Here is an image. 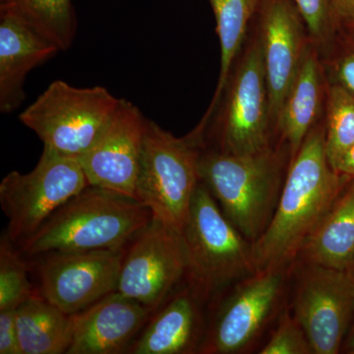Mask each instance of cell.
<instances>
[{"label":"cell","mask_w":354,"mask_h":354,"mask_svg":"<svg viewBox=\"0 0 354 354\" xmlns=\"http://www.w3.org/2000/svg\"><path fill=\"white\" fill-rule=\"evenodd\" d=\"M349 179L328 160L324 115L291 160L271 223L252 243L256 272L286 269L297 259Z\"/></svg>","instance_id":"obj_1"},{"label":"cell","mask_w":354,"mask_h":354,"mask_svg":"<svg viewBox=\"0 0 354 354\" xmlns=\"http://www.w3.org/2000/svg\"><path fill=\"white\" fill-rule=\"evenodd\" d=\"M152 220L151 209L135 198L88 185L16 246L27 257L123 248Z\"/></svg>","instance_id":"obj_2"},{"label":"cell","mask_w":354,"mask_h":354,"mask_svg":"<svg viewBox=\"0 0 354 354\" xmlns=\"http://www.w3.org/2000/svg\"><path fill=\"white\" fill-rule=\"evenodd\" d=\"M290 162V149L279 142L245 155L205 146L199 160L200 181L230 223L253 243L271 223Z\"/></svg>","instance_id":"obj_3"},{"label":"cell","mask_w":354,"mask_h":354,"mask_svg":"<svg viewBox=\"0 0 354 354\" xmlns=\"http://www.w3.org/2000/svg\"><path fill=\"white\" fill-rule=\"evenodd\" d=\"M197 127L204 130L207 148L221 153L245 155L274 145L269 84L254 19L216 108Z\"/></svg>","instance_id":"obj_4"},{"label":"cell","mask_w":354,"mask_h":354,"mask_svg":"<svg viewBox=\"0 0 354 354\" xmlns=\"http://www.w3.org/2000/svg\"><path fill=\"white\" fill-rule=\"evenodd\" d=\"M204 131L196 127L183 137L174 136L147 120L138 174L136 199L153 216L183 232L200 183L199 160L205 148Z\"/></svg>","instance_id":"obj_5"},{"label":"cell","mask_w":354,"mask_h":354,"mask_svg":"<svg viewBox=\"0 0 354 354\" xmlns=\"http://www.w3.org/2000/svg\"><path fill=\"white\" fill-rule=\"evenodd\" d=\"M181 234L187 260L185 279L202 301L255 274L252 243L230 223L201 181Z\"/></svg>","instance_id":"obj_6"},{"label":"cell","mask_w":354,"mask_h":354,"mask_svg":"<svg viewBox=\"0 0 354 354\" xmlns=\"http://www.w3.org/2000/svg\"><path fill=\"white\" fill-rule=\"evenodd\" d=\"M120 100L106 88H75L55 81L19 120L32 130L44 147L79 158L93 145L115 113Z\"/></svg>","instance_id":"obj_7"},{"label":"cell","mask_w":354,"mask_h":354,"mask_svg":"<svg viewBox=\"0 0 354 354\" xmlns=\"http://www.w3.org/2000/svg\"><path fill=\"white\" fill-rule=\"evenodd\" d=\"M88 185L78 158L44 147L32 171L10 172L0 183V204L8 218L7 236L18 245Z\"/></svg>","instance_id":"obj_8"},{"label":"cell","mask_w":354,"mask_h":354,"mask_svg":"<svg viewBox=\"0 0 354 354\" xmlns=\"http://www.w3.org/2000/svg\"><path fill=\"white\" fill-rule=\"evenodd\" d=\"M293 315L314 354H337L354 319V269L304 264L298 277Z\"/></svg>","instance_id":"obj_9"},{"label":"cell","mask_w":354,"mask_h":354,"mask_svg":"<svg viewBox=\"0 0 354 354\" xmlns=\"http://www.w3.org/2000/svg\"><path fill=\"white\" fill-rule=\"evenodd\" d=\"M186 268L183 234L153 216L127 249L116 291L157 311Z\"/></svg>","instance_id":"obj_10"},{"label":"cell","mask_w":354,"mask_h":354,"mask_svg":"<svg viewBox=\"0 0 354 354\" xmlns=\"http://www.w3.org/2000/svg\"><path fill=\"white\" fill-rule=\"evenodd\" d=\"M127 248L41 256L39 292L69 315L118 290Z\"/></svg>","instance_id":"obj_11"},{"label":"cell","mask_w":354,"mask_h":354,"mask_svg":"<svg viewBox=\"0 0 354 354\" xmlns=\"http://www.w3.org/2000/svg\"><path fill=\"white\" fill-rule=\"evenodd\" d=\"M285 281L286 269L256 272L239 281L205 333L199 353H243L278 308Z\"/></svg>","instance_id":"obj_12"},{"label":"cell","mask_w":354,"mask_h":354,"mask_svg":"<svg viewBox=\"0 0 354 354\" xmlns=\"http://www.w3.org/2000/svg\"><path fill=\"white\" fill-rule=\"evenodd\" d=\"M146 121L136 106L120 100L101 134L78 158L88 185L136 199L135 188Z\"/></svg>","instance_id":"obj_13"},{"label":"cell","mask_w":354,"mask_h":354,"mask_svg":"<svg viewBox=\"0 0 354 354\" xmlns=\"http://www.w3.org/2000/svg\"><path fill=\"white\" fill-rule=\"evenodd\" d=\"M254 22L259 32L276 131L281 104L311 41L295 0H260Z\"/></svg>","instance_id":"obj_14"},{"label":"cell","mask_w":354,"mask_h":354,"mask_svg":"<svg viewBox=\"0 0 354 354\" xmlns=\"http://www.w3.org/2000/svg\"><path fill=\"white\" fill-rule=\"evenodd\" d=\"M153 313L118 291L111 293L72 315L73 332L67 354L127 353Z\"/></svg>","instance_id":"obj_15"},{"label":"cell","mask_w":354,"mask_h":354,"mask_svg":"<svg viewBox=\"0 0 354 354\" xmlns=\"http://www.w3.org/2000/svg\"><path fill=\"white\" fill-rule=\"evenodd\" d=\"M60 51L16 12L0 3V111L13 113L25 99L26 76Z\"/></svg>","instance_id":"obj_16"},{"label":"cell","mask_w":354,"mask_h":354,"mask_svg":"<svg viewBox=\"0 0 354 354\" xmlns=\"http://www.w3.org/2000/svg\"><path fill=\"white\" fill-rule=\"evenodd\" d=\"M329 80L318 48L310 43L277 120L276 138L295 157L307 135L325 115Z\"/></svg>","instance_id":"obj_17"},{"label":"cell","mask_w":354,"mask_h":354,"mask_svg":"<svg viewBox=\"0 0 354 354\" xmlns=\"http://www.w3.org/2000/svg\"><path fill=\"white\" fill-rule=\"evenodd\" d=\"M201 298L187 288L155 311L127 353H199L205 337Z\"/></svg>","instance_id":"obj_18"},{"label":"cell","mask_w":354,"mask_h":354,"mask_svg":"<svg viewBox=\"0 0 354 354\" xmlns=\"http://www.w3.org/2000/svg\"><path fill=\"white\" fill-rule=\"evenodd\" d=\"M297 258L304 264L354 269V178L349 179Z\"/></svg>","instance_id":"obj_19"},{"label":"cell","mask_w":354,"mask_h":354,"mask_svg":"<svg viewBox=\"0 0 354 354\" xmlns=\"http://www.w3.org/2000/svg\"><path fill=\"white\" fill-rule=\"evenodd\" d=\"M16 328L21 354L67 353L73 316L50 304L37 290L16 310Z\"/></svg>","instance_id":"obj_20"},{"label":"cell","mask_w":354,"mask_h":354,"mask_svg":"<svg viewBox=\"0 0 354 354\" xmlns=\"http://www.w3.org/2000/svg\"><path fill=\"white\" fill-rule=\"evenodd\" d=\"M215 14L216 34L221 46V70L218 85L203 118L216 108L235 59L243 48L260 0H209Z\"/></svg>","instance_id":"obj_21"},{"label":"cell","mask_w":354,"mask_h":354,"mask_svg":"<svg viewBox=\"0 0 354 354\" xmlns=\"http://www.w3.org/2000/svg\"><path fill=\"white\" fill-rule=\"evenodd\" d=\"M12 7L23 19L60 50H69L77 32L71 0H0Z\"/></svg>","instance_id":"obj_22"},{"label":"cell","mask_w":354,"mask_h":354,"mask_svg":"<svg viewBox=\"0 0 354 354\" xmlns=\"http://www.w3.org/2000/svg\"><path fill=\"white\" fill-rule=\"evenodd\" d=\"M354 146V97L337 84L330 83L325 106V147L334 167Z\"/></svg>","instance_id":"obj_23"},{"label":"cell","mask_w":354,"mask_h":354,"mask_svg":"<svg viewBox=\"0 0 354 354\" xmlns=\"http://www.w3.org/2000/svg\"><path fill=\"white\" fill-rule=\"evenodd\" d=\"M17 246L2 235L0 241V310L17 309L36 292L28 278V263Z\"/></svg>","instance_id":"obj_24"},{"label":"cell","mask_w":354,"mask_h":354,"mask_svg":"<svg viewBox=\"0 0 354 354\" xmlns=\"http://www.w3.org/2000/svg\"><path fill=\"white\" fill-rule=\"evenodd\" d=\"M304 18L311 43L322 58L332 51L339 36L333 0H295Z\"/></svg>","instance_id":"obj_25"},{"label":"cell","mask_w":354,"mask_h":354,"mask_svg":"<svg viewBox=\"0 0 354 354\" xmlns=\"http://www.w3.org/2000/svg\"><path fill=\"white\" fill-rule=\"evenodd\" d=\"M261 354L313 353L306 333L293 314L285 312ZM314 354V353H313Z\"/></svg>","instance_id":"obj_26"},{"label":"cell","mask_w":354,"mask_h":354,"mask_svg":"<svg viewBox=\"0 0 354 354\" xmlns=\"http://www.w3.org/2000/svg\"><path fill=\"white\" fill-rule=\"evenodd\" d=\"M322 59L329 82L342 86L354 97V39L339 32L332 51Z\"/></svg>","instance_id":"obj_27"},{"label":"cell","mask_w":354,"mask_h":354,"mask_svg":"<svg viewBox=\"0 0 354 354\" xmlns=\"http://www.w3.org/2000/svg\"><path fill=\"white\" fill-rule=\"evenodd\" d=\"M16 310H0V354H21L16 328Z\"/></svg>","instance_id":"obj_28"},{"label":"cell","mask_w":354,"mask_h":354,"mask_svg":"<svg viewBox=\"0 0 354 354\" xmlns=\"http://www.w3.org/2000/svg\"><path fill=\"white\" fill-rule=\"evenodd\" d=\"M335 20L339 32H344L354 25V0H333Z\"/></svg>","instance_id":"obj_29"},{"label":"cell","mask_w":354,"mask_h":354,"mask_svg":"<svg viewBox=\"0 0 354 354\" xmlns=\"http://www.w3.org/2000/svg\"><path fill=\"white\" fill-rule=\"evenodd\" d=\"M335 171L342 176L354 178V146L342 158L339 164L335 167Z\"/></svg>","instance_id":"obj_30"},{"label":"cell","mask_w":354,"mask_h":354,"mask_svg":"<svg viewBox=\"0 0 354 354\" xmlns=\"http://www.w3.org/2000/svg\"><path fill=\"white\" fill-rule=\"evenodd\" d=\"M346 351L348 353L354 354V319L351 329H349L348 337H346Z\"/></svg>","instance_id":"obj_31"},{"label":"cell","mask_w":354,"mask_h":354,"mask_svg":"<svg viewBox=\"0 0 354 354\" xmlns=\"http://www.w3.org/2000/svg\"><path fill=\"white\" fill-rule=\"evenodd\" d=\"M341 32H344V34H346L348 35V36L351 37V38L354 39V25L353 26V27L349 28L348 30H346V31Z\"/></svg>","instance_id":"obj_32"}]
</instances>
